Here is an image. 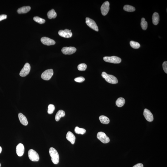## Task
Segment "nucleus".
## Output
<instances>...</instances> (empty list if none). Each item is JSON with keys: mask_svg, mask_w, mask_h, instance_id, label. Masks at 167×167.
<instances>
[{"mask_svg": "<svg viewBox=\"0 0 167 167\" xmlns=\"http://www.w3.org/2000/svg\"><path fill=\"white\" fill-rule=\"evenodd\" d=\"M7 16L6 15L3 14L0 15V21L4 20L6 19L7 18Z\"/></svg>", "mask_w": 167, "mask_h": 167, "instance_id": "2f4dec72", "label": "nucleus"}, {"mask_svg": "<svg viewBox=\"0 0 167 167\" xmlns=\"http://www.w3.org/2000/svg\"><path fill=\"white\" fill-rule=\"evenodd\" d=\"M99 119L100 122L104 124H108L110 122V120L109 118L104 115L100 116L99 117Z\"/></svg>", "mask_w": 167, "mask_h": 167, "instance_id": "412c9836", "label": "nucleus"}, {"mask_svg": "<svg viewBox=\"0 0 167 167\" xmlns=\"http://www.w3.org/2000/svg\"><path fill=\"white\" fill-rule=\"evenodd\" d=\"M28 155L29 159L32 161H37L39 160L38 153L33 149H31L29 151Z\"/></svg>", "mask_w": 167, "mask_h": 167, "instance_id": "20e7f679", "label": "nucleus"}, {"mask_svg": "<svg viewBox=\"0 0 167 167\" xmlns=\"http://www.w3.org/2000/svg\"><path fill=\"white\" fill-rule=\"evenodd\" d=\"M86 129L83 128H80L76 127L75 129V133L78 134H81L83 135L86 132Z\"/></svg>", "mask_w": 167, "mask_h": 167, "instance_id": "5701e85b", "label": "nucleus"}, {"mask_svg": "<svg viewBox=\"0 0 167 167\" xmlns=\"http://www.w3.org/2000/svg\"><path fill=\"white\" fill-rule=\"evenodd\" d=\"M47 15L48 18L49 19H52V18H56L57 17V13L55 12L54 9H52L48 12Z\"/></svg>", "mask_w": 167, "mask_h": 167, "instance_id": "aec40b11", "label": "nucleus"}, {"mask_svg": "<svg viewBox=\"0 0 167 167\" xmlns=\"http://www.w3.org/2000/svg\"><path fill=\"white\" fill-rule=\"evenodd\" d=\"M31 67L28 63H26L20 72V75L21 77H25L29 74L30 72Z\"/></svg>", "mask_w": 167, "mask_h": 167, "instance_id": "6e6552de", "label": "nucleus"}, {"mask_svg": "<svg viewBox=\"0 0 167 167\" xmlns=\"http://www.w3.org/2000/svg\"><path fill=\"white\" fill-rule=\"evenodd\" d=\"M141 26L142 29L144 30H146L147 29L148 27L147 22L145 21L144 18H142L141 19Z\"/></svg>", "mask_w": 167, "mask_h": 167, "instance_id": "393cba45", "label": "nucleus"}, {"mask_svg": "<svg viewBox=\"0 0 167 167\" xmlns=\"http://www.w3.org/2000/svg\"><path fill=\"white\" fill-rule=\"evenodd\" d=\"M2 148L0 146V153H1V152H2Z\"/></svg>", "mask_w": 167, "mask_h": 167, "instance_id": "72a5a7b5", "label": "nucleus"}, {"mask_svg": "<svg viewBox=\"0 0 167 167\" xmlns=\"http://www.w3.org/2000/svg\"><path fill=\"white\" fill-rule=\"evenodd\" d=\"M133 167H143V165L142 163H138L134 165Z\"/></svg>", "mask_w": 167, "mask_h": 167, "instance_id": "473e14b6", "label": "nucleus"}, {"mask_svg": "<svg viewBox=\"0 0 167 167\" xmlns=\"http://www.w3.org/2000/svg\"><path fill=\"white\" fill-rule=\"evenodd\" d=\"M163 68L164 71V72L166 73H167V62H164L162 64Z\"/></svg>", "mask_w": 167, "mask_h": 167, "instance_id": "7c9ffc66", "label": "nucleus"}, {"mask_svg": "<svg viewBox=\"0 0 167 167\" xmlns=\"http://www.w3.org/2000/svg\"><path fill=\"white\" fill-rule=\"evenodd\" d=\"M25 148L24 145L20 143L17 145L16 147V151L17 155L19 157H21L23 155Z\"/></svg>", "mask_w": 167, "mask_h": 167, "instance_id": "4468645a", "label": "nucleus"}, {"mask_svg": "<svg viewBox=\"0 0 167 167\" xmlns=\"http://www.w3.org/2000/svg\"><path fill=\"white\" fill-rule=\"evenodd\" d=\"M110 3L108 1H106L104 3L101 8V11L102 15L106 16L108 13L110 9Z\"/></svg>", "mask_w": 167, "mask_h": 167, "instance_id": "1a4fd4ad", "label": "nucleus"}, {"mask_svg": "<svg viewBox=\"0 0 167 167\" xmlns=\"http://www.w3.org/2000/svg\"><path fill=\"white\" fill-rule=\"evenodd\" d=\"M86 23L91 29L96 31L98 32L99 31V28H98L97 25L95 21L93 20L89 17H87L86 18Z\"/></svg>", "mask_w": 167, "mask_h": 167, "instance_id": "0eeeda50", "label": "nucleus"}, {"mask_svg": "<svg viewBox=\"0 0 167 167\" xmlns=\"http://www.w3.org/2000/svg\"><path fill=\"white\" fill-rule=\"evenodd\" d=\"M31 9L30 7L29 6H23L19 9L17 10V12L19 14L26 13L30 11Z\"/></svg>", "mask_w": 167, "mask_h": 167, "instance_id": "f3484780", "label": "nucleus"}, {"mask_svg": "<svg viewBox=\"0 0 167 167\" xmlns=\"http://www.w3.org/2000/svg\"><path fill=\"white\" fill-rule=\"evenodd\" d=\"M123 9L128 12H133L135 11V8L129 5H125L123 7Z\"/></svg>", "mask_w": 167, "mask_h": 167, "instance_id": "b1692460", "label": "nucleus"}, {"mask_svg": "<svg viewBox=\"0 0 167 167\" xmlns=\"http://www.w3.org/2000/svg\"><path fill=\"white\" fill-rule=\"evenodd\" d=\"M152 21L153 24L155 25H157L159 21V16L158 13H154L152 16Z\"/></svg>", "mask_w": 167, "mask_h": 167, "instance_id": "a211bd4d", "label": "nucleus"}, {"mask_svg": "<svg viewBox=\"0 0 167 167\" xmlns=\"http://www.w3.org/2000/svg\"><path fill=\"white\" fill-rule=\"evenodd\" d=\"M87 66L85 64H81L78 66V69L79 71H84L87 69Z\"/></svg>", "mask_w": 167, "mask_h": 167, "instance_id": "cd10ccee", "label": "nucleus"}, {"mask_svg": "<svg viewBox=\"0 0 167 167\" xmlns=\"http://www.w3.org/2000/svg\"><path fill=\"white\" fill-rule=\"evenodd\" d=\"M125 100L124 98H119L116 101V104L118 107H121L124 105Z\"/></svg>", "mask_w": 167, "mask_h": 167, "instance_id": "4be33fe9", "label": "nucleus"}, {"mask_svg": "<svg viewBox=\"0 0 167 167\" xmlns=\"http://www.w3.org/2000/svg\"><path fill=\"white\" fill-rule=\"evenodd\" d=\"M18 117L21 123L24 126H27L28 122L26 117L21 113L18 114Z\"/></svg>", "mask_w": 167, "mask_h": 167, "instance_id": "dca6fc26", "label": "nucleus"}, {"mask_svg": "<svg viewBox=\"0 0 167 167\" xmlns=\"http://www.w3.org/2000/svg\"><path fill=\"white\" fill-rule=\"evenodd\" d=\"M41 41L44 45L47 46L54 45L56 44V42L54 40L47 37H42Z\"/></svg>", "mask_w": 167, "mask_h": 167, "instance_id": "f8f14e48", "label": "nucleus"}, {"mask_svg": "<svg viewBox=\"0 0 167 167\" xmlns=\"http://www.w3.org/2000/svg\"><path fill=\"white\" fill-rule=\"evenodd\" d=\"M76 51V48L74 47H64L62 49V52L64 55H71L75 53Z\"/></svg>", "mask_w": 167, "mask_h": 167, "instance_id": "9d476101", "label": "nucleus"}, {"mask_svg": "<svg viewBox=\"0 0 167 167\" xmlns=\"http://www.w3.org/2000/svg\"><path fill=\"white\" fill-rule=\"evenodd\" d=\"M1 163H0V167H1Z\"/></svg>", "mask_w": 167, "mask_h": 167, "instance_id": "f704fd0d", "label": "nucleus"}, {"mask_svg": "<svg viewBox=\"0 0 167 167\" xmlns=\"http://www.w3.org/2000/svg\"><path fill=\"white\" fill-rule=\"evenodd\" d=\"M65 112L62 110H59L56 113L55 116V119L56 121H58L60 120V118L62 117H64L65 115Z\"/></svg>", "mask_w": 167, "mask_h": 167, "instance_id": "6ab92c4d", "label": "nucleus"}, {"mask_svg": "<svg viewBox=\"0 0 167 167\" xmlns=\"http://www.w3.org/2000/svg\"><path fill=\"white\" fill-rule=\"evenodd\" d=\"M55 110V106L53 104H50L48 106V112L49 114H52L54 112Z\"/></svg>", "mask_w": 167, "mask_h": 167, "instance_id": "c85d7f7f", "label": "nucleus"}, {"mask_svg": "<svg viewBox=\"0 0 167 167\" xmlns=\"http://www.w3.org/2000/svg\"><path fill=\"white\" fill-rule=\"evenodd\" d=\"M143 115L147 120L149 122H152L153 120V114L150 110L147 109L144 110Z\"/></svg>", "mask_w": 167, "mask_h": 167, "instance_id": "ddd939ff", "label": "nucleus"}, {"mask_svg": "<svg viewBox=\"0 0 167 167\" xmlns=\"http://www.w3.org/2000/svg\"><path fill=\"white\" fill-rule=\"evenodd\" d=\"M59 35L65 38H70L72 37V33L71 30L66 29L64 30H60L58 32Z\"/></svg>", "mask_w": 167, "mask_h": 167, "instance_id": "9b49d317", "label": "nucleus"}, {"mask_svg": "<svg viewBox=\"0 0 167 167\" xmlns=\"http://www.w3.org/2000/svg\"><path fill=\"white\" fill-rule=\"evenodd\" d=\"M103 59L106 62L113 64H119L121 62L120 58L116 56H106L103 58Z\"/></svg>", "mask_w": 167, "mask_h": 167, "instance_id": "7ed1b4c3", "label": "nucleus"}, {"mask_svg": "<svg viewBox=\"0 0 167 167\" xmlns=\"http://www.w3.org/2000/svg\"><path fill=\"white\" fill-rule=\"evenodd\" d=\"M67 139L70 142L71 144L73 145L74 144L76 140V137L73 133L70 131L68 132L66 136Z\"/></svg>", "mask_w": 167, "mask_h": 167, "instance_id": "2eb2a0df", "label": "nucleus"}, {"mask_svg": "<svg viewBox=\"0 0 167 167\" xmlns=\"http://www.w3.org/2000/svg\"><path fill=\"white\" fill-rule=\"evenodd\" d=\"M33 20L35 22L39 23L40 24H43L45 22V20L44 19L40 18L38 17H33Z\"/></svg>", "mask_w": 167, "mask_h": 167, "instance_id": "bb28decb", "label": "nucleus"}, {"mask_svg": "<svg viewBox=\"0 0 167 167\" xmlns=\"http://www.w3.org/2000/svg\"><path fill=\"white\" fill-rule=\"evenodd\" d=\"M102 76L106 81L112 84H116L118 83V79L112 75L108 74L106 72H102Z\"/></svg>", "mask_w": 167, "mask_h": 167, "instance_id": "f03ea898", "label": "nucleus"}, {"mask_svg": "<svg viewBox=\"0 0 167 167\" xmlns=\"http://www.w3.org/2000/svg\"><path fill=\"white\" fill-rule=\"evenodd\" d=\"M85 80V78L82 76L75 78L74 79V80L75 81L79 83L82 82Z\"/></svg>", "mask_w": 167, "mask_h": 167, "instance_id": "c756f323", "label": "nucleus"}, {"mask_svg": "<svg viewBox=\"0 0 167 167\" xmlns=\"http://www.w3.org/2000/svg\"><path fill=\"white\" fill-rule=\"evenodd\" d=\"M97 137L98 139L103 143H107L110 142L109 138L106 135L105 133L103 132L98 133L97 135Z\"/></svg>", "mask_w": 167, "mask_h": 167, "instance_id": "423d86ee", "label": "nucleus"}, {"mask_svg": "<svg viewBox=\"0 0 167 167\" xmlns=\"http://www.w3.org/2000/svg\"><path fill=\"white\" fill-rule=\"evenodd\" d=\"M130 44L131 46L135 49H138L140 47V45L139 43L134 41H131L130 42Z\"/></svg>", "mask_w": 167, "mask_h": 167, "instance_id": "a878e982", "label": "nucleus"}, {"mask_svg": "<svg viewBox=\"0 0 167 167\" xmlns=\"http://www.w3.org/2000/svg\"><path fill=\"white\" fill-rule=\"evenodd\" d=\"M54 72L52 69L46 70L42 74L41 78L43 80H49L51 79L53 75Z\"/></svg>", "mask_w": 167, "mask_h": 167, "instance_id": "39448f33", "label": "nucleus"}, {"mask_svg": "<svg viewBox=\"0 0 167 167\" xmlns=\"http://www.w3.org/2000/svg\"><path fill=\"white\" fill-rule=\"evenodd\" d=\"M49 152L51 159L53 163L55 164L58 163L59 162V156L57 151L55 148L51 147L49 149Z\"/></svg>", "mask_w": 167, "mask_h": 167, "instance_id": "f257e3e1", "label": "nucleus"}]
</instances>
